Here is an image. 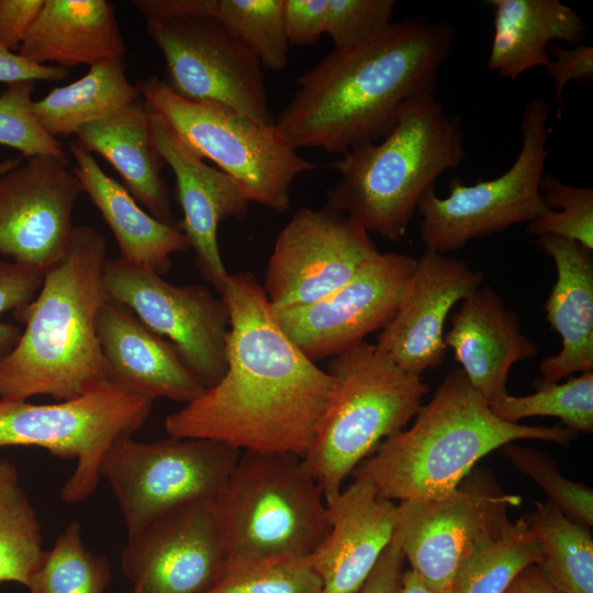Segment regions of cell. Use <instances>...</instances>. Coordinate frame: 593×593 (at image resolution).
Segmentation results:
<instances>
[{"instance_id": "cell-37", "label": "cell", "mask_w": 593, "mask_h": 593, "mask_svg": "<svg viewBox=\"0 0 593 593\" xmlns=\"http://www.w3.org/2000/svg\"><path fill=\"white\" fill-rule=\"evenodd\" d=\"M540 193L548 211L529 222L527 232L538 237L551 235L574 240L593 250V189L545 175Z\"/></svg>"}, {"instance_id": "cell-36", "label": "cell", "mask_w": 593, "mask_h": 593, "mask_svg": "<svg viewBox=\"0 0 593 593\" xmlns=\"http://www.w3.org/2000/svg\"><path fill=\"white\" fill-rule=\"evenodd\" d=\"M212 18L248 46L264 69L283 70L289 42L282 20V0H215Z\"/></svg>"}, {"instance_id": "cell-42", "label": "cell", "mask_w": 593, "mask_h": 593, "mask_svg": "<svg viewBox=\"0 0 593 593\" xmlns=\"http://www.w3.org/2000/svg\"><path fill=\"white\" fill-rule=\"evenodd\" d=\"M284 33L290 45H311L326 33L327 0H282Z\"/></svg>"}, {"instance_id": "cell-2", "label": "cell", "mask_w": 593, "mask_h": 593, "mask_svg": "<svg viewBox=\"0 0 593 593\" xmlns=\"http://www.w3.org/2000/svg\"><path fill=\"white\" fill-rule=\"evenodd\" d=\"M455 40L450 22H392L369 41L333 49L302 74L275 125L296 150L344 155L382 139L412 98L434 92Z\"/></svg>"}, {"instance_id": "cell-29", "label": "cell", "mask_w": 593, "mask_h": 593, "mask_svg": "<svg viewBox=\"0 0 593 593\" xmlns=\"http://www.w3.org/2000/svg\"><path fill=\"white\" fill-rule=\"evenodd\" d=\"M139 99L138 86L126 77L123 58H114L90 66L81 78L52 89L34 100L33 107L44 130L58 139Z\"/></svg>"}, {"instance_id": "cell-38", "label": "cell", "mask_w": 593, "mask_h": 593, "mask_svg": "<svg viewBox=\"0 0 593 593\" xmlns=\"http://www.w3.org/2000/svg\"><path fill=\"white\" fill-rule=\"evenodd\" d=\"M34 82L7 85L0 93V145L26 158L48 156L69 163L59 139L51 136L34 112Z\"/></svg>"}, {"instance_id": "cell-48", "label": "cell", "mask_w": 593, "mask_h": 593, "mask_svg": "<svg viewBox=\"0 0 593 593\" xmlns=\"http://www.w3.org/2000/svg\"><path fill=\"white\" fill-rule=\"evenodd\" d=\"M505 593H560L534 564L525 568Z\"/></svg>"}, {"instance_id": "cell-6", "label": "cell", "mask_w": 593, "mask_h": 593, "mask_svg": "<svg viewBox=\"0 0 593 593\" xmlns=\"http://www.w3.org/2000/svg\"><path fill=\"white\" fill-rule=\"evenodd\" d=\"M326 371L333 391L302 457L325 499L337 493L384 439L404 429L427 393L422 377L367 342L332 357Z\"/></svg>"}, {"instance_id": "cell-14", "label": "cell", "mask_w": 593, "mask_h": 593, "mask_svg": "<svg viewBox=\"0 0 593 593\" xmlns=\"http://www.w3.org/2000/svg\"><path fill=\"white\" fill-rule=\"evenodd\" d=\"M177 94L221 103L262 124H273L264 67L255 53L217 20L182 16L146 21Z\"/></svg>"}, {"instance_id": "cell-3", "label": "cell", "mask_w": 593, "mask_h": 593, "mask_svg": "<svg viewBox=\"0 0 593 593\" xmlns=\"http://www.w3.org/2000/svg\"><path fill=\"white\" fill-rule=\"evenodd\" d=\"M105 238L76 225L65 258L44 276L37 296L15 313L25 329L0 359V400L74 399L107 380L96 315L107 300Z\"/></svg>"}, {"instance_id": "cell-32", "label": "cell", "mask_w": 593, "mask_h": 593, "mask_svg": "<svg viewBox=\"0 0 593 593\" xmlns=\"http://www.w3.org/2000/svg\"><path fill=\"white\" fill-rule=\"evenodd\" d=\"M541 550L525 518L508 523L481 545L460 567L455 593H505L527 567L538 564Z\"/></svg>"}, {"instance_id": "cell-35", "label": "cell", "mask_w": 593, "mask_h": 593, "mask_svg": "<svg viewBox=\"0 0 593 593\" xmlns=\"http://www.w3.org/2000/svg\"><path fill=\"white\" fill-rule=\"evenodd\" d=\"M206 593H322V582L309 557L236 558Z\"/></svg>"}, {"instance_id": "cell-11", "label": "cell", "mask_w": 593, "mask_h": 593, "mask_svg": "<svg viewBox=\"0 0 593 593\" xmlns=\"http://www.w3.org/2000/svg\"><path fill=\"white\" fill-rule=\"evenodd\" d=\"M240 452L205 438L143 443L125 437L105 454L100 477L109 482L131 537L177 506L213 500Z\"/></svg>"}, {"instance_id": "cell-44", "label": "cell", "mask_w": 593, "mask_h": 593, "mask_svg": "<svg viewBox=\"0 0 593 593\" xmlns=\"http://www.w3.org/2000/svg\"><path fill=\"white\" fill-rule=\"evenodd\" d=\"M44 0H0V44L18 53Z\"/></svg>"}, {"instance_id": "cell-10", "label": "cell", "mask_w": 593, "mask_h": 593, "mask_svg": "<svg viewBox=\"0 0 593 593\" xmlns=\"http://www.w3.org/2000/svg\"><path fill=\"white\" fill-rule=\"evenodd\" d=\"M550 104L530 100L521 124L522 147L513 165L501 176L469 186L454 178L449 194L440 198L435 189L419 200V237L426 250L446 254L468 242L502 232L515 224L532 222L548 211L540 193L550 153L547 126Z\"/></svg>"}, {"instance_id": "cell-19", "label": "cell", "mask_w": 593, "mask_h": 593, "mask_svg": "<svg viewBox=\"0 0 593 593\" xmlns=\"http://www.w3.org/2000/svg\"><path fill=\"white\" fill-rule=\"evenodd\" d=\"M484 281L465 261L426 250L406 282L399 307L376 346L403 370L419 376L438 367L447 346L444 325L450 310Z\"/></svg>"}, {"instance_id": "cell-34", "label": "cell", "mask_w": 593, "mask_h": 593, "mask_svg": "<svg viewBox=\"0 0 593 593\" xmlns=\"http://www.w3.org/2000/svg\"><path fill=\"white\" fill-rule=\"evenodd\" d=\"M534 393L515 396L503 394L490 403L499 418L518 423L530 416L558 417L563 426L578 433L593 430V372H583L563 383L537 379Z\"/></svg>"}, {"instance_id": "cell-30", "label": "cell", "mask_w": 593, "mask_h": 593, "mask_svg": "<svg viewBox=\"0 0 593 593\" xmlns=\"http://www.w3.org/2000/svg\"><path fill=\"white\" fill-rule=\"evenodd\" d=\"M525 521L541 550L537 564L560 593H593V537L590 527L567 517L548 501L536 503Z\"/></svg>"}, {"instance_id": "cell-25", "label": "cell", "mask_w": 593, "mask_h": 593, "mask_svg": "<svg viewBox=\"0 0 593 593\" xmlns=\"http://www.w3.org/2000/svg\"><path fill=\"white\" fill-rule=\"evenodd\" d=\"M90 153L102 156L120 175L124 188L155 219L176 223L164 160L155 145L152 112L141 98L75 134Z\"/></svg>"}, {"instance_id": "cell-46", "label": "cell", "mask_w": 593, "mask_h": 593, "mask_svg": "<svg viewBox=\"0 0 593 593\" xmlns=\"http://www.w3.org/2000/svg\"><path fill=\"white\" fill-rule=\"evenodd\" d=\"M403 561V552L392 538L358 593H398Z\"/></svg>"}, {"instance_id": "cell-23", "label": "cell", "mask_w": 593, "mask_h": 593, "mask_svg": "<svg viewBox=\"0 0 593 593\" xmlns=\"http://www.w3.org/2000/svg\"><path fill=\"white\" fill-rule=\"evenodd\" d=\"M444 335L470 384L488 403L507 393L517 361L533 358L537 346L522 333L518 315L490 287L481 286L461 301Z\"/></svg>"}, {"instance_id": "cell-20", "label": "cell", "mask_w": 593, "mask_h": 593, "mask_svg": "<svg viewBox=\"0 0 593 593\" xmlns=\"http://www.w3.org/2000/svg\"><path fill=\"white\" fill-rule=\"evenodd\" d=\"M152 130L155 145L176 178L183 213L178 226L201 275L220 293L230 273L219 246V226L230 219L243 220L250 201L233 178L206 164L153 112Z\"/></svg>"}, {"instance_id": "cell-31", "label": "cell", "mask_w": 593, "mask_h": 593, "mask_svg": "<svg viewBox=\"0 0 593 593\" xmlns=\"http://www.w3.org/2000/svg\"><path fill=\"white\" fill-rule=\"evenodd\" d=\"M44 552L41 524L18 469L0 459V583L26 586Z\"/></svg>"}, {"instance_id": "cell-4", "label": "cell", "mask_w": 593, "mask_h": 593, "mask_svg": "<svg viewBox=\"0 0 593 593\" xmlns=\"http://www.w3.org/2000/svg\"><path fill=\"white\" fill-rule=\"evenodd\" d=\"M414 424L384 439L354 470L390 501L437 496L456 489L493 450L522 439L569 445L566 426H530L495 416L461 369L446 374Z\"/></svg>"}, {"instance_id": "cell-45", "label": "cell", "mask_w": 593, "mask_h": 593, "mask_svg": "<svg viewBox=\"0 0 593 593\" xmlns=\"http://www.w3.org/2000/svg\"><path fill=\"white\" fill-rule=\"evenodd\" d=\"M68 75V69L34 63L0 44V82L2 83L59 81Z\"/></svg>"}, {"instance_id": "cell-33", "label": "cell", "mask_w": 593, "mask_h": 593, "mask_svg": "<svg viewBox=\"0 0 593 593\" xmlns=\"http://www.w3.org/2000/svg\"><path fill=\"white\" fill-rule=\"evenodd\" d=\"M110 582L109 561L86 547L80 524L72 522L45 550L26 588L29 593H104Z\"/></svg>"}, {"instance_id": "cell-12", "label": "cell", "mask_w": 593, "mask_h": 593, "mask_svg": "<svg viewBox=\"0 0 593 593\" xmlns=\"http://www.w3.org/2000/svg\"><path fill=\"white\" fill-rule=\"evenodd\" d=\"M471 472L450 492L398 503L393 539L411 569L437 590L452 588L463 562L510 523L508 508L521 503L488 475Z\"/></svg>"}, {"instance_id": "cell-16", "label": "cell", "mask_w": 593, "mask_h": 593, "mask_svg": "<svg viewBox=\"0 0 593 593\" xmlns=\"http://www.w3.org/2000/svg\"><path fill=\"white\" fill-rule=\"evenodd\" d=\"M415 264L412 256L379 251L332 293L306 305L272 307L275 315L311 360L332 358L392 320Z\"/></svg>"}, {"instance_id": "cell-22", "label": "cell", "mask_w": 593, "mask_h": 593, "mask_svg": "<svg viewBox=\"0 0 593 593\" xmlns=\"http://www.w3.org/2000/svg\"><path fill=\"white\" fill-rule=\"evenodd\" d=\"M96 333L111 383L153 400L184 404L205 390L176 347L127 306L105 300L96 315Z\"/></svg>"}, {"instance_id": "cell-5", "label": "cell", "mask_w": 593, "mask_h": 593, "mask_svg": "<svg viewBox=\"0 0 593 593\" xmlns=\"http://www.w3.org/2000/svg\"><path fill=\"white\" fill-rule=\"evenodd\" d=\"M465 156L461 119L448 114L434 92L418 94L403 105L380 143L357 146L328 164L339 178L327 191L325 208L396 242L422 197Z\"/></svg>"}, {"instance_id": "cell-40", "label": "cell", "mask_w": 593, "mask_h": 593, "mask_svg": "<svg viewBox=\"0 0 593 593\" xmlns=\"http://www.w3.org/2000/svg\"><path fill=\"white\" fill-rule=\"evenodd\" d=\"M394 0H327L326 34L334 49L356 47L390 25Z\"/></svg>"}, {"instance_id": "cell-43", "label": "cell", "mask_w": 593, "mask_h": 593, "mask_svg": "<svg viewBox=\"0 0 593 593\" xmlns=\"http://www.w3.org/2000/svg\"><path fill=\"white\" fill-rule=\"evenodd\" d=\"M550 63L546 68L553 80L558 102L557 119L560 118L563 103V92L569 81L590 85L593 81V47L579 44L573 48L550 46Z\"/></svg>"}, {"instance_id": "cell-15", "label": "cell", "mask_w": 593, "mask_h": 593, "mask_svg": "<svg viewBox=\"0 0 593 593\" xmlns=\"http://www.w3.org/2000/svg\"><path fill=\"white\" fill-rule=\"evenodd\" d=\"M378 253L351 217L301 208L277 235L262 287L275 310L306 305L340 288Z\"/></svg>"}, {"instance_id": "cell-47", "label": "cell", "mask_w": 593, "mask_h": 593, "mask_svg": "<svg viewBox=\"0 0 593 593\" xmlns=\"http://www.w3.org/2000/svg\"><path fill=\"white\" fill-rule=\"evenodd\" d=\"M146 21L182 16L212 18L214 0H136L132 2Z\"/></svg>"}, {"instance_id": "cell-7", "label": "cell", "mask_w": 593, "mask_h": 593, "mask_svg": "<svg viewBox=\"0 0 593 593\" xmlns=\"http://www.w3.org/2000/svg\"><path fill=\"white\" fill-rule=\"evenodd\" d=\"M213 503L227 559L310 557L329 529L323 491L293 454L242 451Z\"/></svg>"}, {"instance_id": "cell-1", "label": "cell", "mask_w": 593, "mask_h": 593, "mask_svg": "<svg viewBox=\"0 0 593 593\" xmlns=\"http://www.w3.org/2000/svg\"><path fill=\"white\" fill-rule=\"evenodd\" d=\"M220 295L231 316L227 369L165 418L166 433L303 457L333 391L332 376L286 334L254 273H230Z\"/></svg>"}, {"instance_id": "cell-9", "label": "cell", "mask_w": 593, "mask_h": 593, "mask_svg": "<svg viewBox=\"0 0 593 593\" xmlns=\"http://www.w3.org/2000/svg\"><path fill=\"white\" fill-rule=\"evenodd\" d=\"M154 401L108 380L54 404L0 400V448L35 446L58 458H76L60 495L66 503H79L96 491L110 447L144 426Z\"/></svg>"}, {"instance_id": "cell-24", "label": "cell", "mask_w": 593, "mask_h": 593, "mask_svg": "<svg viewBox=\"0 0 593 593\" xmlns=\"http://www.w3.org/2000/svg\"><path fill=\"white\" fill-rule=\"evenodd\" d=\"M536 246L556 265L557 280L545 303L546 317L561 337V349L539 363L541 380L593 371V257L581 244L545 235Z\"/></svg>"}, {"instance_id": "cell-28", "label": "cell", "mask_w": 593, "mask_h": 593, "mask_svg": "<svg viewBox=\"0 0 593 593\" xmlns=\"http://www.w3.org/2000/svg\"><path fill=\"white\" fill-rule=\"evenodd\" d=\"M493 38L488 68L515 80L537 67L547 68L555 41L580 44L586 34L581 16L558 0H489Z\"/></svg>"}, {"instance_id": "cell-21", "label": "cell", "mask_w": 593, "mask_h": 593, "mask_svg": "<svg viewBox=\"0 0 593 593\" xmlns=\"http://www.w3.org/2000/svg\"><path fill=\"white\" fill-rule=\"evenodd\" d=\"M329 529L309 557L322 593H358L394 534L398 503L354 479L325 499Z\"/></svg>"}, {"instance_id": "cell-41", "label": "cell", "mask_w": 593, "mask_h": 593, "mask_svg": "<svg viewBox=\"0 0 593 593\" xmlns=\"http://www.w3.org/2000/svg\"><path fill=\"white\" fill-rule=\"evenodd\" d=\"M43 281V273L13 260L0 259V315L25 307L34 300ZM21 334L19 327L0 320V359L15 347Z\"/></svg>"}, {"instance_id": "cell-27", "label": "cell", "mask_w": 593, "mask_h": 593, "mask_svg": "<svg viewBox=\"0 0 593 593\" xmlns=\"http://www.w3.org/2000/svg\"><path fill=\"white\" fill-rule=\"evenodd\" d=\"M82 192L96 205L111 228L121 258L126 262L165 273L171 255L189 248L178 225L166 224L141 208L124 186L107 175L92 153L77 141L69 145Z\"/></svg>"}, {"instance_id": "cell-18", "label": "cell", "mask_w": 593, "mask_h": 593, "mask_svg": "<svg viewBox=\"0 0 593 593\" xmlns=\"http://www.w3.org/2000/svg\"><path fill=\"white\" fill-rule=\"evenodd\" d=\"M82 192L69 163L26 158L0 175V254L44 276L67 255Z\"/></svg>"}, {"instance_id": "cell-8", "label": "cell", "mask_w": 593, "mask_h": 593, "mask_svg": "<svg viewBox=\"0 0 593 593\" xmlns=\"http://www.w3.org/2000/svg\"><path fill=\"white\" fill-rule=\"evenodd\" d=\"M137 86L149 110L200 157L233 178L250 202L284 213L296 177L316 168L275 123H259L221 103L186 99L157 77Z\"/></svg>"}, {"instance_id": "cell-17", "label": "cell", "mask_w": 593, "mask_h": 593, "mask_svg": "<svg viewBox=\"0 0 593 593\" xmlns=\"http://www.w3.org/2000/svg\"><path fill=\"white\" fill-rule=\"evenodd\" d=\"M127 539L121 566L132 593H206L227 561L213 500L177 506Z\"/></svg>"}, {"instance_id": "cell-50", "label": "cell", "mask_w": 593, "mask_h": 593, "mask_svg": "<svg viewBox=\"0 0 593 593\" xmlns=\"http://www.w3.org/2000/svg\"><path fill=\"white\" fill-rule=\"evenodd\" d=\"M22 163V157L7 158L0 160V175L10 171Z\"/></svg>"}, {"instance_id": "cell-39", "label": "cell", "mask_w": 593, "mask_h": 593, "mask_svg": "<svg viewBox=\"0 0 593 593\" xmlns=\"http://www.w3.org/2000/svg\"><path fill=\"white\" fill-rule=\"evenodd\" d=\"M512 465L529 477L556 506L570 519L588 527L593 525L592 489L567 479L545 452L514 443L503 446Z\"/></svg>"}, {"instance_id": "cell-49", "label": "cell", "mask_w": 593, "mask_h": 593, "mask_svg": "<svg viewBox=\"0 0 593 593\" xmlns=\"http://www.w3.org/2000/svg\"><path fill=\"white\" fill-rule=\"evenodd\" d=\"M398 593H455V590H437L427 584L412 569L402 572Z\"/></svg>"}, {"instance_id": "cell-26", "label": "cell", "mask_w": 593, "mask_h": 593, "mask_svg": "<svg viewBox=\"0 0 593 593\" xmlns=\"http://www.w3.org/2000/svg\"><path fill=\"white\" fill-rule=\"evenodd\" d=\"M126 47L107 0H44L19 54L68 69L123 58Z\"/></svg>"}, {"instance_id": "cell-13", "label": "cell", "mask_w": 593, "mask_h": 593, "mask_svg": "<svg viewBox=\"0 0 593 593\" xmlns=\"http://www.w3.org/2000/svg\"><path fill=\"white\" fill-rule=\"evenodd\" d=\"M107 300L119 302L152 331L169 340L204 389L227 369L230 310L202 284L178 286L121 257L102 269Z\"/></svg>"}]
</instances>
